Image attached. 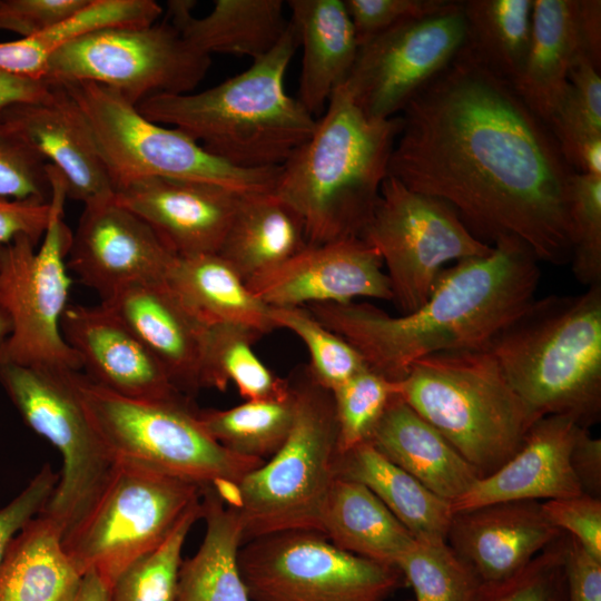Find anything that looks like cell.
<instances>
[{
	"instance_id": "obj_5",
	"label": "cell",
	"mask_w": 601,
	"mask_h": 601,
	"mask_svg": "<svg viewBox=\"0 0 601 601\" xmlns=\"http://www.w3.org/2000/svg\"><path fill=\"white\" fill-rule=\"evenodd\" d=\"M486 351L536 420L565 415L588 428L601 412V284L534 299Z\"/></svg>"
},
{
	"instance_id": "obj_3",
	"label": "cell",
	"mask_w": 601,
	"mask_h": 601,
	"mask_svg": "<svg viewBox=\"0 0 601 601\" xmlns=\"http://www.w3.org/2000/svg\"><path fill=\"white\" fill-rule=\"evenodd\" d=\"M401 116L367 117L345 85L311 137L280 166L273 195L300 218L309 245L361 238L378 200Z\"/></svg>"
},
{
	"instance_id": "obj_32",
	"label": "cell",
	"mask_w": 601,
	"mask_h": 601,
	"mask_svg": "<svg viewBox=\"0 0 601 601\" xmlns=\"http://www.w3.org/2000/svg\"><path fill=\"white\" fill-rule=\"evenodd\" d=\"M201 509L205 535L180 564L176 601H250L238 566L243 530L235 508L215 486H205Z\"/></svg>"
},
{
	"instance_id": "obj_41",
	"label": "cell",
	"mask_w": 601,
	"mask_h": 601,
	"mask_svg": "<svg viewBox=\"0 0 601 601\" xmlns=\"http://www.w3.org/2000/svg\"><path fill=\"white\" fill-rule=\"evenodd\" d=\"M396 568L412 587L415 601H474L481 585L446 542L415 540Z\"/></svg>"
},
{
	"instance_id": "obj_52",
	"label": "cell",
	"mask_w": 601,
	"mask_h": 601,
	"mask_svg": "<svg viewBox=\"0 0 601 601\" xmlns=\"http://www.w3.org/2000/svg\"><path fill=\"white\" fill-rule=\"evenodd\" d=\"M564 571L566 601H601V561L568 535Z\"/></svg>"
},
{
	"instance_id": "obj_40",
	"label": "cell",
	"mask_w": 601,
	"mask_h": 601,
	"mask_svg": "<svg viewBox=\"0 0 601 601\" xmlns=\"http://www.w3.org/2000/svg\"><path fill=\"white\" fill-rule=\"evenodd\" d=\"M201 514L200 500L157 548L118 577L110 590V601H176L183 546Z\"/></svg>"
},
{
	"instance_id": "obj_22",
	"label": "cell",
	"mask_w": 601,
	"mask_h": 601,
	"mask_svg": "<svg viewBox=\"0 0 601 601\" xmlns=\"http://www.w3.org/2000/svg\"><path fill=\"white\" fill-rule=\"evenodd\" d=\"M61 332L85 375L98 385L137 400L183 395L147 347L104 305L69 304Z\"/></svg>"
},
{
	"instance_id": "obj_30",
	"label": "cell",
	"mask_w": 601,
	"mask_h": 601,
	"mask_svg": "<svg viewBox=\"0 0 601 601\" xmlns=\"http://www.w3.org/2000/svg\"><path fill=\"white\" fill-rule=\"evenodd\" d=\"M336 476L370 489L420 542H446L452 503L391 462L370 442L339 454Z\"/></svg>"
},
{
	"instance_id": "obj_24",
	"label": "cell",
	"mask_w": 601,
	"mask_h": 601,
	"mask_svg": "<svg viewBox=\"0 0 601 601\" xmlns=\"http://www.w3.org/2000/svg\"><path fill=\"white\" fill-rule=\"evenodd\" d=\"M580 426L565 415H546L526 432L516 453L495 472L481 477L457 501L453 512L491 503L538 501L583 493L571 465Z\"/></svg>"
},
{
	"instance_id": "obj_33",
	"label": "cell",
	"mask_w": 601,
	"mask_h": 601,
	"mask_svg": "<svg viewBox=\"0 0 601 601\" xmlns=\"http://www.w3.org/2000/svg\"><path fill=\"white\" fill-rule=\"evenodd\" d=\"M322 533L345 552L395 568L415 541L370 489L339 476L323 510Z\"/></svg>"
},
{
	"instance_id": "obj_28",
	"label": "cell",
	"mask_w": 601,
	"mask_h": 601,
	"mask_svg": "<svg viewBox=\"0 0 601 601\" xmlns=\"http://www.w3.org/2000/svg\"><path fill=\"white\" fill-rule=\"evenodd\" d=\"M203 18L193 16L191 0L167 2V20L195 49L210 56L268 53L282 39L289 20L282 0H216Z\"/></svg>"
},
{
	"instance_id": "obj_38",
	"label": "cell",
	"mask_w": 601,
	"mask_h": 601,
	"mask_svg": "<svg viewBox=\"0 0 601 601\" xmlns=\"http://www.w3.org/2000/svg\"><path fill=\"white\" fill-rule=\"evenodd\" d=\"M569 86L548 126L577 174L601 176V77L588 58L569 72Z\"/></svg>"
},
{
	"instance_id": "obj_56",
	"label": "cell",
	"mask_w": 601,
	"mask_h": 601,
	"mask_svg": "<svg viewBox=\"0 0 601 601\" xmlns=\"http://www.w3.org/2000/svg\"><path fill=\"white\" fill-rule=\"evenodd\" d=\"M76 601H110V588L96 573L87 572Z\"/></svg>"
},
{
	"instance_id": "obj_43",
	"label": "cell",
	"mask_w": 601,
	"mask_h": 601,
	"mask_svg": "<svg viewBox=\"0 0 601 601\" xmlns=\"http://www.w3.org/2000/svg\"><path fill=\"white\" fill-rule=\"evenodd\" d=\"M339 454L367 442L390 403L398 395V382L365 367L332 391Z\"/></svg>"
},
{
	"instance_id": "obj_55",
	"label": "cell",
	"mask_w": 601,
	"mask_h": 601,
	"mask_svg": "<svg viewBox=\"0 0 601 601\" xmlns=\"http://www.w3.org/2000/svg\"><path fill=\"white\" fill-rule=\"evenodd\" d=\"M578 12L587 57L598 69H600L601 1L578 0Z\"/></svg>"
},
{
	"instance_id": "obj_46",
	"label": "cell",
	"mask_w": 601,
	"mask_h": 601,
	"mask_svg": "<svg viewBox=\"0 0 601 601\" xmlns=\"http://www.w3.org/2000/svg\"><path fill=\"white\" fill-rule=\"evenodd\" d=\"M47 164L0 110V197L48 200Z\"/></svg>"
},
{
	"instance_id": "obj_31",
	"label": "cell",
	"mask_w": 601,
	"mask_h": 601,
	"mask_svg": "<svg viewBox=\"0 0 601 601\" xmlns=\"http://www.w3.org/2000/svg\"><path fill=\"white\" fill-rule=\"evenodd\" d=\"M165 283L205 325L229 324L262 335L277 329L269 307L217 253L176 256Z\"/></svg>"
},
{
	"instance_id": "obj_19",
	"label": "cell",
	"mask_w": 601,
	"mask_h": 601,
	"mask_svg": "<svg viewBox=\"0 0 601 601\" xmlns=\"http://www.w3.org/2000/svg\"><path fill=\"white\" fill-rule=\"evenodd\" d=\"M245 196L187 179L147 177L116 191L115 201L141 218L179 257L218 253Z\"/></svg>"
},
{
	"instance_id": "obj_50",
	"label": "cell",
	"mask_w": 601,
	"mask_h": 601,
	"mask_svg": "<svg viewBox=\"0 0 601 601\" xmlns=\"http://www.w3.org/2000/svg\"><path fill=\"white\" fill-rule=\"evenodd\" d=\"M88 0H0V30L27 38L76 12Z\"/></svg>"
},
{
	"instance_id": "obj_7",
	"label": "cell",
	"mask_w": 601,
	"mask_h": 601,
	"mask_svg": "<svg viewBox=\"0 0 601 601\" xmlns=\"http://www.w3.org/2000/svg\"><path fill=\"white\" fill-rule=\"evenodd\" d=\"M289 383L295 410L285 442L247 473L226 501L238 514L243 544L285 531L322 533V514L339 457L333 395L305 365L295 370Z\"/></svg>"
},
{
	"instance_id": "obj_11",
	"label": "cell",
	"mask_w": 601,
	"mask_h": 601,
	"mask_svg": "<svg viewBox=\"0 0 601 601\" xmlns=\"http://www.w3.org/2000/svg\"><path fill=\"white\" fill-rule=\"evenodd\" d=\"M201 486L161 472L116 462L87 514L62 539L83 575L96 573L111 590L136 560L157 548L201 500Z\"/></svg>"
},
{
	"instance_id": "obj_37",
	"label": "cell",
	"mask_w": 601,
	"mask_h": 601,
	"mask_svg": "<svg viewBox=\"0 0 601 601\" xmlns=\"http://www.w3.org/2000/svg\"><path fill=\"white\" fill-rule=\"evenodd\" d=\"M262 336L242 326L208 325L203 359L205 388L223 392L231 382L246 401L288 397L289 380L276 376L253 349Z\"/></svg>"
},
{
	"instance_id": "obj_29",
	"label": "cell",
	"mask_w": 601,
	"mask_h": 601,
	"mask_svg": "<svg viewBox=\"0 0 601 601\" xmlns=\"http://www.w3.org/2000/svg\"><path fill=\"white\" fill-rule=\"evenodd\" d=\"M82 574L62 531L38 513L10 541L0 563V601H76Z\"/></svg>"
},
{
	"instance_id": "obj_53",
	"label": "cell",
	"mask_w": 601,
	"mask_h": 601,
	"mask_svg": "<svg viewBox=\"0 0 601 601\" xmlns=\"http://www.w3.org/2000/svg\"><path fill=\"white\" fill-rule=\"evenodd\" d=\"M571 465L583 493L600 497L601 492V440L581 427L575 437Z\"/></svg>"
},
{
	"instance_id": "obj_2",
	"label": "cell",
	"mask_w": 601,
	"mask_h": 601,
	"mask_svg": "<svg viewBox=\"0 0 601 601\" xmlns=\"http://www.w3.org/2000/svg\"><path fill=\"white\" fill-rule=\"evenodd\" d=\"M490 254L444 268L415 311L391 316L370 303L305 306L352 345L368 368L398 382L418 359L441 352L483 351L533 300L538 259L520 242L503 239Z\"/></svg>"
},
{
	"instance_id": "obj_18",
	"label": "cell",
	"mask_w": 601,
	"mask_h": 601,
	"mask_svg": "<svg viewBox=\"0 0 601 601\" xmlns=\"http://www.w3.org/2000/svg\"><path fill=\"white\" fill-rule=\"evenodd\" d=\"M377 250L362 238L304 249L252 278L248 289L268 307L347 303L355 298L393 300Z\"/></svg>"
},
{
	"instance_id": "obj_21",
	"label": "cell",
	"mask_w": 601,
	"mask_h": 601,
	"mask_svg": "<svg viewBox=\"0 0 601 601\" xmlns=\"http://www.w3.org/2000/svg\"><path fill=\"white\" fill-rule=\"evenodd\" d=\"M50 86L45 98L9 106L2 116L63 175L69 198L83 206L115 199L116 188L82 111L62 86Z\"/></svg>"
},
{
	"instance_id": "obj_35",
	"label": "cell",
	"mask_w": 601,
	"mask_h": 601,
	"mask_svg": "<svg viewBox=\"0 0 601 601\" xmlns=\"http://www.w3.org/2000/svg\"><path fill=\"white\" fill-rule=\"evenodd\" d=\"M161 13V6L154 0H88L39 33L0 42V71L41 80L49 58L65 46L101 29L148 27Z\"/></svg>"
},
{
	"instance_id": "obj_13",
	"label": "cell",
	"mask_w": 601,
	"mask_h": 601,
	"mask_svg": "<svg viewBox=\"0 0 601 601\" xmlns=\"http://www.w3.org/2000/svg\"><path fill=\"white\" fill-rule=\"evenodd\" d=\"M361 238L381 256L401 315L428 297L444 266L482 257L492 245L475 238L445 201L387 176Z\"/></svg>"
},
{
	"instance_id": "obj_20",
	"label": "cell",
	"mask_w": 601,
	"mask_h": 601,
	"mask_svg": "<svg viewBox=\"0 0 601 601\" xmlns=\"http://www.w3.org/2000/svg\"><path fill=\"white\" fill-rule=\"evenodd\" d=\"M563 533L538 501L491 503L453 514L446 543L481 584H497L522 571Z\"/></svg>"
},
{
	"instance_id": "obj_57",
	"label": "cell",
	"mask_w": 601,
	"mask_h": 601,
	"mask_svg": "<svg viewBox=\"0 0 601 601\" xmlns=\"http://www.w3.org/2000/svg\"><path fill=\"white\" fill-rule=\"evenodd\" d=\"M12 331L11 318L0 302V352Z\"/></svg>"
},
{
	"instance_id": "obj_1",
	"label": "cell",
	"mask_w": 601,
	"mask_h": 601,
	"mask_svg": "<svg viewBox=\"0 0 601 601\" xmlns=\"http://www.w3.org/2000/svg\"><path fill=\"white\" fill-rule=\"evenodd\" d=\"M401 119L387 176L449 204L485 244L515 239L538 262L570 263L577 173L512 83L462 48Z\"/></svg>"
},
{
	"instance_id": "obj_45",
	"label": "cell",
	"mask_w": 601,
	"mask_h": 601,
	"mask_svg": "<svg viewBox=\"0 0 601 601\" xmlns=\"http://www.w3.org/2000/svg\"><path fill=\"white\" fill-rule=\"evenodd\" d=\"M562 535L516 575L497 584H481L474 601H566L568 536Z\"/></svg>"
},
{
	"instance_id": "obj_54",
	"label": "cell",
	"mask_w": 601,
	"mask_h": 601,
	"mask_svg": "<svg viewBox=\"0 0 601 601\" xmlns=\"http://www.w3.org/2000/svg\"><path fill=\"white\" fill-rule=\"evenodd\" d=\"M50 85L41 80L16 77L0 71V110L21 102H32L45 98Z\"/></svg>"
},
{
	"instance_id": "obj_39",
	"label": "cell",
	"mask_w": 601,
	"mask_h": 601,
	"mask_svg": "<svg viewBox=\"0 0 601 601\" xmlns=\"http://www.w3.org/2000/svg\"><path fill=\"white\" fill-rule=\"evenodd\" d=\"M294 395L284 400L245 401L227 410L198 408L208 434L231 453L269 460L285 442L294 420Z\"/></svg>"
},
{
	"instance_id": "obj_27",
	"label": "cell",
	"mask_w": 601,
	"mask_h": 601,
	"mask_svg": "<svg viewBox=\"0 0 601 601\" xmlns=\"http://www.w3.org/2000/svg\"><path fill=\"white\" fill-rule=\"evenodd\" d=\"M531 22L529 50L513 87L548 125L564 97L572 66L588 58L578 0H533Z\"/></svg>"
},
{
	"instance_id": "obj_16",
	"label": "cell",
	"mask_w": 601,
	"mask_h": 601,
	"mask_svg": "<svg viewBox=\"0 0 601 601\" xmlns=\"http://www.w3.org/2000/svg\"><path fill=\"white\" fill-rule=\"evenodd\" d=\"M465 40L462 1L400 23L362 43L344 83L370 118L388 119L460 52Z\"/></svg>"
},
{
	"instance_id": "obj_48",
	"label": "cell",
	"mask_w": 601,
	"mask_h": 601,
	"mask_svg": "<svg viewBox=\"0 0 601 601\" xmlns=\"http://www.w3.org/2000/svg\"><path fill=\"white\" fill-rule=\"evenodd\" d=\"M549 522L566 532L594 559L601 561V500L581 493L541 502Z\"/></svg>"
},
{
	"instance_id": "obj_36",
	"label": "cell",
	"mask_w": 601,
	"mask_h": 601,
	"mask_svg": "<svg viewBox=\"0 0 601 601\" xmlns=\"http://www.w3.org/2000/svg\"><path fill=\"white\" fill-rule=\"evenodd\" d=\"M533 0H463V50L514 83L531 39Z\"/></svg>"
},
{
	"instance_id": "obj_42",
	"label": "cell",
	"mask_w": 601,
	"mask_h": 601,
	"mask_svg": "<svg viewBox=\"0 0 601 601\" xmlns=\"http://www.w3.org/2000/svg\"><path fill=\"white\" fill-rule=\"evenodd\" d=\"M276 328L293 332L309 354L308 371L314 381L333 391L367 367L361 354L342 337L325 327L305 307H269Z\"/></svg>"
},
{
	"instance_id": "obj_17",
	"label": "cell",
	"mask_w": 601,
	"mask_h": 601,
	"mask_svg": "<svg viewBox=\"0 0 601 601\" xmlns=\"http://www.w3.org/2000/svg\"><path fill=\"white\" fill-rule=\"evenodd\" d=\"M175 258L141 218L112 199L83 206L67 267L102 300L129 285L165 282Z\"/></svg>"
},
{
	"instance_id": "obj_47",
	"label": "cell",
	"mask_w": 601,
	"mask_h": 601,
	"mask_svg": "<svg viewBox=\"0 0 601 601\" xmlns=\"http://www.w3.org/2000/svg\"><path fill=\"white\" fill-rule=\"evenodd\" d=\"M451 0H343L358 47L373 37L408 20L431 16Z\"/></svg>"
},
{
	"instance_id": "obj_49",
	"label": "cell",
	"mask_w": 601,
	"mask_h": 601,
	"mask_svg": "<svg viewBox=\"0 0 601 601\" xmlns=\"http://www.w3.org/2000/svg\"><path fill=\"white\" fill-rule=\"evenodd\" d=\"M59 473L46 463L24 489L0 509V563L13 536L41 512L51 497Z\"/></svg>"
},
{
	"instance_id": "obj_25",
	"label": "cell",
	"mask_w": 601,
	"mask_h": 601,
	"mask_svg": "<svg viewBox=\"0 0 601 601\" xmlns=\"http://www.w3.org/2000/svg\"><path fill=\"white\" fill-rule=\"evenodd\" d=\"M367 442L452 504L481 479L445 437L400 395L390 403Z\"/></svg>"
},
{
	"instance_id": "obj_34",
	"label": "cell",
	"mask_w": 601,
	"mask_h": 601,
	"mask_svg": "<svg viewBox=\"0 0 601 601\" xmlns=\"http://www.w3.org/2000/svg\"><path fill=\"white\" fill-rule=\"evenodd\" d=\"M307 245L300 218L269 193L243 198L217 254L247 283Z\"/></svg>"
},
{
	"instance_id": "obj_51",
	"label": "cell",
	"mask_w": 601,
	"mask_h": 601,
	"mask_svg": "<svg viewBox=\"0 0 601 601\" xmlns=\"http://www.w3.org/2000/svg\"><path fill=\"white\" fill-rule=\"evenodd\" d=\"M49 216V199L0 197V244H8L23 235L38 245L47 229Z\"/></svg>"
},
{
	"instance_id": "obj_10",
	"label": "cell",
	"mask_w": 601,
	"mask_h": 601,
	"mask_svg": "<svg viewBox=\"0 0 601 601\" xmlns=\"http://www.w3.org/2000/svg\"><path fill=\"white\" fill-rule=\"evenodd\" d=\"M46 173L50 216L40 248L23 235L0 244V302L12 323L0 361L80 372V358L61 332L71 286L67 256L72 233L63 221L68 186L55 166L47 164Z\"/></svg>"
},
{
	"instance_id": "obj_15",
	"label": "cell",
	"mask_w": 601,
	"mask_h": 601,
	"mask_svg": "<svg viewBox=\"0 0 601 601\" xmlns=\"http://www.w3.org/2000/svg\"><path fill=\"white\" fill-rule=\"evenodd\" d=\"M238 566L250 601H384L401 571L335 546L315 531H285L244 543Z\"/></svg>"
},
{
	"instance_id": "obj_12",
	"label": "cell",
	"mask_w": 601,
	"mask_h": 601,
	"mask_svg": "<svg viewBox=\"0 0 601 601\" xmlns=\"http://www.w3.org/2000/svg\"><path fill=\"white\" fill-rule=\"evenodd\" d=\"M73 373L0 361V385L21 418L61 454L59 481L41 513L60 528L62 539L96 502L115 465L83 408Z\"/></svg>"
},
{
	"instance_id": "obj_8",
	"label": "cell",
	"mask_w": 601,
	"mask_h": 601,
	"mask_svg": "<svg viewBox=\"0 0 601 601\" xmlns=\"http://www.w3.org/2000/svg\"><path fill=\"white\" fill-rule=\"evenodd\" d=\"M73 383L114 462L141 465L228 495L263 461L226 450L205 430L191 398L137 400L116 394L80 372Z\"/></svg>"
},
{
	"instance_id": "obj_4",
	"label": "cell",
	"mask_w": 601,
	"mask_h": 601,
	"mask_svg": "<svg viewBox=\"0 0 601 601\" xmlns=\"http://www.w3.org/2000/svg\"><path fill=\"white\" fill-rule=\"evenodd\" d=\"M297 47L289 20L278 43L245 71L197 93L149 97L137 109L234 167H280L311 137L317 120L285 89Z\"/></svg>"
},
{
	"instance_id": "obj_9",
	"label": "cell",
	"mask_w": 601,
	"mask_h": 601,
	"mask_svg": "<svg viewBox=\"0 0 601 601\" xmlns=\"http://www.w3.org/2000/svg\"><path fill=\"white\" fill-rule=\"evenodd\" d=\"M82 111L116 191L141 178L204 181L244 196L273 193L280 167L243 169L176 128L142 116L119 91L90 81L61 83Z\"/></svg>"
},
{
	"instance_id": "obj_6",
	"label": "cell",
	"mask_w": 601,
	"mask_h": 601,
	"mask_svg": "<svg viewBox=\"0 0 601 601\" xmlns=\"http://www.w3.org/2000/svg\"><path fill=\"white\" fill-rule=\"evenodd\" d=\"M398 395L481 477L516 453L536 421L486 349L441 352L416 361L398 381Z\"/></svg>"
},
{
	"instance_id": "obj_14",
	"label": "cell",
	"mask_w": 601,
	"mask_h": 601,
	"mask_svg": "<svg viewBox=\"0 0 601 601\" xmlns=\"http://www.w3.org/2000/svg\"><path fill=\"white\" fill-rule=\"evenodd\" d=\"M210 65V56L191 47L166 20L83 36L49 58L41 80L100 83L137 106L156 95L189 93Z\"/></svg>"
},
{
	"instance_id": "obj_26",
	"label": "cell",
	"mask_w": 601,
	"mask_h": 601,
	"mask_svg": "<svg viewBox=\"0 0 601 601\" xmlns=\"http://www.w3.org/2000/svg\"><path fill=\"white\" fill-rule=\"evenodd\" d=\"M287 7L303 48L296 99L315 117L346 82L358 42L343 0H288Z\"/></svg>"
},
{
	"instance_id": "obj_23",
	"label": "cell",
	"mask_w": 601,
	"mask_h": 601,
	"mask_svg": "<svg viewBox=\"0 0 601 601\" xmlns=\"http://www.w3.org/2000/svg\"><path fill=\"white\" fill-rule=\"evenodd\" d=\"M100 304L147 347L178 392L193 398L205 388L203 359L207 325L165 282L126 286Z\"/></svg>"
},
{
	"instance_id": "obj_44",
	"label": "cell",
	"mask_w": 601,
	"mask_h": 601,
	"mask_svg": "<svg viewBox=\"0 0 601 601\" xmlns=\"http://www.w3.org/2000/svg\"><path fill=\"white\" fill-rule=\"evenodd\" d=\"M570 219L573 275L588 287L601 284V176L574 175Z\"/></svg>"
}]
</instances>
